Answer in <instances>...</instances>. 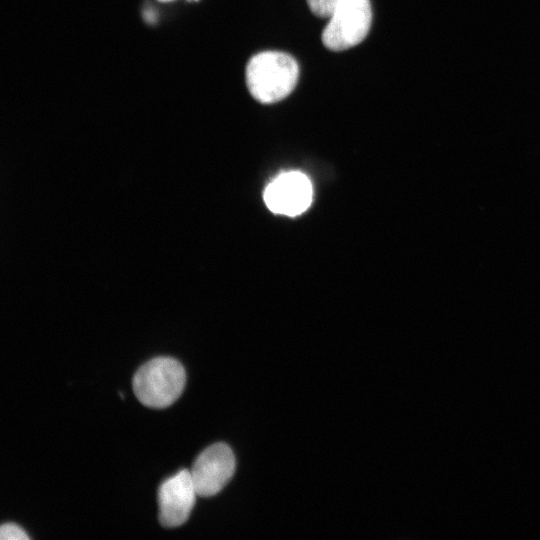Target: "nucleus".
I'll use <instances>...</instances> for the list:
<instances>
[{"label": "nucleus", "instance_id": "7ed1b4c3", "mask_svg": "<svg viewBox=\"0 0 540 540\" xmlns=\"http://www.w3.org/2000/svg\"><path fill=\"white\" fill-rule=\"evenodd\" d=\"M371 21L370 0H339L322 32V42L332 51L349 49L364 40Z\"/></svg>", "mask_w": 540, "mask_h": 540}, {"label": "nucleus", "instance_id": "1a4fd4ad", "mask_svg": "<svg viewBox=\"0 0 540 540\" xmlns=\"http://www.w3.org/2000/svg\"><path fill=\"white\" fill-rule=\"evenodd\" d=\"M160 1H163V2H168V1H173V0H160Z\"/></svg>", "mask_w": 540, "mask_h": 540}, {"label": "nucleus", "instance_id": "f03ea898", "mask_svg": "<svg viewBox=\"0 0 540 540\" xmlns=\"http://www.w3.org/2000/svg\"><path fill=\"white\" fill-rule=\"evenodd\" d=\"M182 364L171 357H156L136 371L132 386L137 399L150 408H165L174 403L185 386Z\"/></svg>", "mask_w": 540, "mask_h": 540}, {"label": "nucleus", "instance_id": "6e6552de", "mask_svg": "<svg viewBox=\"0 0 540 540\" xmlns=\"http://www.w3.org/2000/svg\"><path fill=\"white\" fill-rule=\"evenodd\" d=\"M0 539L2 540H27L26 532L16 524L5 523L0 527Z\"/></svg>", "mask_w": 540, "mask_h": 540}, {"label": "nucleus", "instance_id": "423d86ee", "mask_svg": "<svg viewBox=\"0 0 540 540\" xmlns=\"http://www.w3.org/2000/svg\"><path fill=\"white\" fill-rule=\"evenodd\" d=\"M196 490L187 469L167 478L158 489L159 521L166 528L184 524L195 504Z\"/></svg>", "mask_w": 540, "mask_h": 540}, {"label": "nucleus", "instance_id": "0eeeda50", "mask_svg": "<svg viewBox=\"0 0 540 540\" xmlns=\"http://www.w3.org/2000/svg\"><path fill=\"white\" fill-rule=\"evenodd\" d=\"M313 14L322 18H329L335 10L339 0H306Z\"/></svg>", "mask_w": 540, "mask_h": 540}, {"label": "nucleus", "instance_id": "20e7f679", "mask_svg": "<svg viewBox=\"0 0 540 540\" xmlns=\"http://www.w3.org/2000/svg\"><path fill=\"white\" fill-rule=\"evenodd\" d=\"M235 456L225 443H215L204 449L190 470L198 496L210 497L219 493L232 479Z\"/></svg>", "mask_w": 540, "mask_h": 540}, {"label": "nucleus", "instance_id": "39448f33", "mask_svg": "<svg viewBox=\"0 0 540 540\" xmlns=\"http://www.w3.org/2000/svg\"><path fill=\"white\" fill-rule=\"evenodd\" d=\"M312 196L311 181L300 171L279 174L264 191L265 204L272 212L291 217L305 212Z\"/></svg>", "mask_w": 540, "mask_h": 540}, {"label": "nucleus", "instance_id": "f257e3e1", "mask_svg": "<svg viewBox=\"0 0 540 540\" xmlns=\"http://www.w3.org/2000/svg\"><path fill=\"white\" fill-rule=\"evenodd\" d=\"M299 75L296 60L283 52L265 51L253 56L246 67V84L257 101L270 104L287 97Z\"/></svg>", "mask_w": 540, "mask_h": 540}]
</instances>
